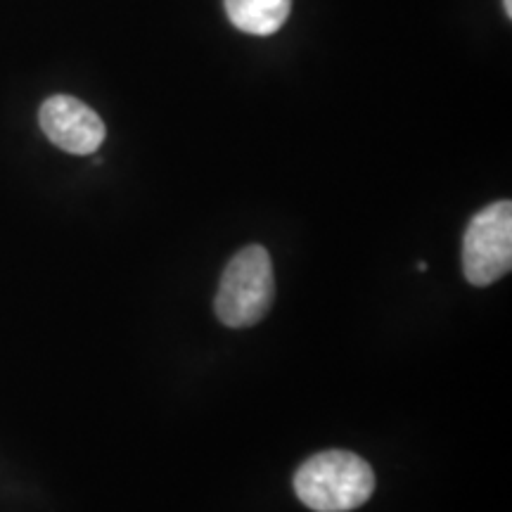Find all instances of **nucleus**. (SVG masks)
Wrapping results in <instances>:
<instances>
[{"label": "nucleus", "instance_id": "obj_3", "mask_svg": "<svg viewBox=\"0 0 512 512\" xmlns=\"http://www.w3.org/2000/svg\"><path fill=\"white\" fill-rule=\"evenodd\" d=\"M512 268V202L489 204L472 216L463 235V273L475 287L494 285Z\"/></svg>", "mask_w": 512, "mask_h": 512}, {"label": "nucleus", "instance_id": "obj_2", "mask_svg": "<svg viewBox=\"0 0 512 512\" xmlns=\"http://www.w3.org/2000/svg\"><path fill=\"white\" fill-rule=\"evenodd\" d=\"M275 299L273 261L266 247L249 245L228 261L214 299L216 318L226 328H252Z\"/></svg>", "mask_w": 512, "mask_h": 512}, {"label": "nucleus", "instance_id": "obj_4", "mask_svg": "<svg viewBox=\"0 0 512 512\" xmlns=\"http://www.w3.org/2000/svg\"><path fill=\"white\" fill-rule=\"evenodd\" d=\"M38 124L50 143L69 155H93L105 143V121L72 95H53L41 105Z\"/></svg>", "mask_w": 512, "mask_h": 512}, {"label": "nucleus", "instance_id": "obj_6", "mask_svg": "<svg viewBox=\"0 0 512 512\" xmlns=\"http://www.w3.org/2000/svg\"><path fill=\"white\" fill-rule=\"evenodd\" d=\"M503 8H505V15H512V0H503Z\"/></svg>", "mask_w": 512, "mask_h": 512}, {"label": "nucleus", "instance_id": "obj_5", "mask_svg": "<svg viewBox=\"0 0 512 512\" xmlns=\"http://www.w3.org/2000/svg\"><path fill=\"white\" fill-rule=\"evenodd\" d=\"M292 0H226L233 27L249 36H271L287 22Z\"/></svg>", "mask_w": 512, "mask_h": 512}, {"label": "nucleus", "instance_id": "obj_1", "mask_svg": "<svg viewBox=\"0 0 512 512\" xmlns=\"http://www.w3.org/2000/svg\"><path fill=\"white\" fill-rule=\"evenodd\" d=\"M294 494L313 512H351L370 501L375 472L351 451H323L294 472Z\"/></svg>", "mask_w": 512, "mask_h": 512}]
</instances>
